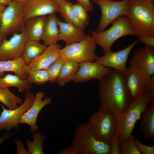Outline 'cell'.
I'll return each mask as SVG.
<instances>
[{
  "label": "cell",
  "mask_w": 154,
  "mask_h": 154,
  "mask_svg": "<svg viewBox=\"0 0 154 154\" xmlns=\"http://www.w3.org/2000/svg\"><path fill=\"white\" fill-rule=\"evenodd\" d=\"M99 81V109L109 111L115 114L125 111L131 98L124 74L114 69Z\"/></svg>",
  "instance_id": "cell-1"
},
{
  "label": "cell",
  "mask_w": 154,
  "mask_h": 154,
  "mask_svg": "<svg viewBox=\"0 0 154 154\" xmlns=\"http://www.w3.org/2000/svg\"><path fill=\"white\" fill-rule=\"evenodd\" d=\"M125 16L137 37H154V3L149 0H130Z\"/></svg>",
  "instance_id": "cell-2"
},
{
  "label": "cell",
  "mask_w": 154,
  "mask_h": 154,
  "mask_svg": "<svg viewBox=\"0 0 154 154\" xmlns=\"http://www.w3.org/2000/svg\"><path fill=\"white\" fill-rule=\"evenodd\" d=\"M153 100L154 98L149 94L141 92L131 99L128 108L125 111L115 114L120 146L132 134L136 122L138 120H141V114Z\"/></svg>",
  "instance_id": "cell-3"
},
{
  "label": "cell",
  "mask_w": 154,
  "mask_h": 154,
  "mask_svg": "<svg viewBox=\"0 0 154 154\" xmlns=\"http://www.w3.org/2000/svg\"><path fill=\"white\" fill-rule=\"evenodd\" d=\"M87 123L89 128L97 139L110 145L117 129L115 114L99 109L90 116Z\"/></svg>",
  "instance_id": "cell-4"
},
{
  "label": "cell",
  "mask_w": 154,
  "mask_h": 154,
  "mask_svg": "<svg viewBox=\"0 0 154 154\" xmlns=\"http://www.w3.org/2000/svg\"><path fill=\"white\" fill-rule=\"evenodd\" d=\"M72 145L79 154H110V145L97 139L89 128L88 123H82L76 129Z\"/></svg>",
  "instance_id": "cell-5"
},
{
  "label": "cell",
  "mask_w": 154,
  "mask_h": 154,
  "mask_svg": "<svg viewBox=\"0 0 154 154\" xmlns=\"http://www.w3.org/2000/svg\"><path fill=\"white\" fill-rule=\"evenodd\" d=\"M91 35L96 44L102 48L104 54L112 51L113 44L119 38L127 35L135 36L125 16L116 19L108 29L93 31Z\"/></svg>",
  "instance_id": "cell-6"
},
{
  "label": "cell",
  "mask_w": 154,
  "mask_h": 154,
  "mask_svg": "<svg viewBox=\"0 0 154 154\" xmlns=\"http://www.w3.org/2000/svg\"><path fill=\"white\" fill-rule=\"evenodd\" d=\"M7 5L0 17L2 40L8 35L21 32L25 28L23 4L13 1Z\"/></svg>",
  "instance_id": "cell-7"
},
{
  "label": "cell",
  "mask_w": 154,
  "mask_h": 154,
  "mask_svg": "<svg viewBox=\"0 0 154 154\" xmlns=\"http://www.w3.org/2000/svg\"><path fill=\"white\" fill-rule=\"evenodd\" d=\"M96 45L91 35H87L81 41L61 48L60 56L79 64L86 62H94L98 57L96 53Z\"/></svg>",
  "instance_id": "cell-8"
},
{
  "label": "cell",
  "mask_w": 154,
  "mask_h": 154,
  "mask_svg": "<svg viewBox=\"0 0 154 154\" xmlns=\"http://www.w3.org/2000/svg\"><path fill=\"white\" fill-rule=\"evenodd\" d=\"M130 0L114 1L111 0H91L100 7L101 17L96 31L105 30L111 23L119 17L125 15Z\"/></svg>",
  "instance_id": "cell-9"
},
{
  "label": "cell",
  "mask_w": 154,
  "mask_h": 154,
  "mask_svg": "<svg viewBox=\"0 0 154 154\" xmlns=\"http://www.w3.org/2000/svg\"><path fill=\"white\" fill-rule=\"evenodd\" d=\"M23 103L14 110L7 109L0 103L2 109L0 116V131L3 129L10 131L13 128H18L21 117L32 105L35 95L30 91L25 93Z\"/></svg>",
  "instance_id": "cell-10"
},
{
  "label": "cell",
  "mask_w": 154,
  "mask_h": 154,
  "mask_svg": "<svg viewBox=\"0 0 154 154\" xmlns=\"http://www.w3.org/2000/svg\"><path fill=\"white\" fill-rule=\"evenodd\" d=\"M124 74L131 99L142 92L154 97V76L149 78L129 67L127 68Z\"/></svg>",
  "instance_id": "cell-11"
},
{
  "label": "cell",
  "mask_w": 154,
  "mask_h": 154,
  "mask_svg": "<svg viewBox=\"0 0 154 154\" xmlns=\"http://www.w3.org/2000/svg\"><path fill=\"white\" fill-rule=\"evenodd\" d=\"M28 39L25 28L21 32L13 34L9 39H3L0 46V61L11 60L21 57Z\"/></svg>",
  "instance_id": "cell-12"
},
{
  "label": "cell",
  "mask_w": 154,
  "mask_h": 154,
  "mask_svg": "<svg viewBox=\"0 0 154 154\" xmlns=\"http://www.w3.org/2000/svg\"><path fill=\"white\" fill-rule=\"evenodd\" d=\"M129 67L149 78L154 76V47L145 44L133 54Z\"/></svg>",
  "instance_id": "cell-13"
},
{
  "label": "cell",
  "mask_w": 154,
  "mask_h": 154,
  "mask_svg": "<svg viewBox=\"0 0 154 154\" xmlns=\"http://www.w3.org/2000/svg\"><path fill=\"white\" fill-rule=\"evenodd\" d=\"M136 40L125 48L116 52H111L98 56L95 62L107 67L112 68L124 74L126 62L129 53L139 42Z\"/></svg>",
  "instance_id": "cell-14"
},
{
  "label": "cell",
  "mask_w": 154,
  "mask_h": 154,
  "mask_svg": "<svg viewBox=\"0 0 154 154\" xmlns=\"http://www.w3.org/2000/svg\"><path fill=\"white\" fill-rule=\"evenodd\" d=\"M25 22L36 17L59 12L60 6L56 2L51 0H28L23 3Z\"/></svg>",
  "instance_id": "cell-15"
},
{
  "label": "cell",
  "mask_w": 154,
  "mask_h": 154,
  "mask_svg": "<svg viewBox=\"0 0 154 154\" xmlns=\"http://www.w3.org/2000/svg\"><path fill=\"white\" fill-rule=\"evenodd\" d=\"M45 93L39 91L36 93L33 103L31 107L21 117L19 124H26L30 127L32 133L38 131L39 126L36 124L38 115L41 110L46 106L52 103L50 98L45 96Z\"/></svg>",
  "instance_id": "cell-16"
},
{
  "label": "cell",
  "mask_w": 154,
  "mask_h": 154,
  "mask_svg": "<svg viewBox=\"0 0 154 154\" xmlns=\"http://www.w3.org/2000/svg\"><path fill=\"white\" fill-rule=\"evenodd\" d=\"M95 62H86L79 64V68L72 80L75 83L95 79L99 81L112 70Z\"/></svg>",
  "instance_id": "cell-17"
},
{
  "label": "cell",
  "mask_w": 154,
  "mask_h": 154,
  "mask_svg": "<svg viewBox=\"0 0 154 154\" xmlns=\"http://www.w3.org/2000/svg\"><path fill=\"white\" fill-rule=\"evenodd\" d=\"M59 44L50 45L40 55L32 59L28 65L33 70H46L50 65L60 57Z\"/></svg>",
  "instance_id": "cell-18"
},
{
  "label": "cell",
  "mask_w": 154,
  "mask_h": 154,
  "mask_svg": "<svg viewBox=\"0 0 154 154\" xmlns=\"http://www.w3.org/2000/svg\"><path fill=\"white\" fill-rule=\"evenodd\" d=\"M59 29V40H62L68 45L79 42L83 39L86 35L84 30L72 24L63 22L58 19Z\"/></svg>",
  "instance_id": "cell-19"
},
{
  "label": "cell",
  "mask_w": 154,
  "mask_h": 154,
  "mask_svg": "<svg viewBox=\"0 0 154 154\" xmlns=\"http://www.w3.org/2000/svg\"><path fill=\"white\" fill-rule=\"evenodd\" d=\"M57 19L56 13L48 15L46 17L41 40L47 46L56 44L59 41V29Z\"/></svg>",
  "instance_id": "cell-20"
},
{
  "label": "cell",
  "mask_w": 154,
  "mask_h": 154,
  "mask_svg": "<svg viewBox=\"0 0 154 154\" xmlns=\"http://www.w3.org/2000/svg\"><path fill=\"white\" fill-rule=\"evenodd\" d=\"M142 121L139 125L145 139L154 141V100H151L141 115Z\"/></svg>",
  "instance_id": "cell-21"
},
{
  "label": "cell",
  "mask_w": 154,
  "mask_h": 154,
  "mask_svg": "<svg viewBox=\"0 0 154 154\" xmlns=\"http://www.w3.org/2000/svg\"><path fill=\"white\" fill-rule=\"evenodd\" d=\"M46 17L44 16L36 17L25 22V28L29 39L39 41L41 40Z\"/></svg>",
  "instance_id": "cell-22"
},
{
  "label": "cell",
  "mask_w": 154,
  "mask_h": 154,
  "mask_svg": "<svg viewBox=\"0 0 154 154\" xmlns=\"http://www.w3.org/2000/svg\"><path fill=\"white\" fill-rule=\"evenodd\" d=\"M32 84L27 79L23 80L16 75L8 74L5 76L0 77V88H9L15 87L21 93L30 91Z\"/></svg>",
  "instance_id": "cell-23"
},
{
  "label": "cell",
  "mask_w": 154,
  "mask_h": 154,
  "mask_svg": "<svg viewBox=\"0 0 154 154\" xmlns=\"http://www.w3.org/2000/svg\"><path fill=\"white\" fill-rule=\"evenodd\" d=\"M25 64L21 57L11 60L0 61V77L3 76L5 72H11L21 79L26 80L28 75L23 70Z\"/></svg>",
  "instance_id": "cell-24"
},
{
  "label": "cell",
  "mask_w": 154,
  "mask_h": 154,
  "mask_svg": "<svg viewBox=\"0 0 154 154\" xmlns=\"http://www.w3.org/2000/svg\"><path fill=\"white\" fill-rule=\"evenodd\" d=\"M60 6L59 13L66 22L73 25L84 30L85 27L79 20L72 7V3L68 0L57 2Z\"/></svg>",
  "instance_id": "cell-25"
},
{
  "label": "cell",
  "mask_w": 154,
  "mask_h": 154,
  "mask_svg": "<svg viewBox=\"0 0 154 154\" xmlns=\"http://www.w3.org/2000/svg\"><path fill=\"white\" fill-rule=\"evenodd\" d=\"M79 64L73 61L66 60L62 65L56 81L61 86H64L72 80L79 68Z\"/></svg>",
  "instance_id": "cell-26"
},
{
  "label": "cell",
  "mask_w": 154,
  "mask_h": 154,
  "mask_svg": "<svg viewBox=\"0 0 154 154\" xmlns=\"http://www.w3.org/2000/svg\"><path fill=\"white\" fill-rule=\"evenodd\" d=\"M47 46L40 41L28 39L26 41L21 58L25 63L28 65L33 59L41 54Z\"/></svg>",
  "instance_id": "cell-27"
},
{
  "label": "cell",
  "mask_w": 154,
  "mask_h": 154,
  "mask_svg": "<svg viewBox=\"0 0 154 154\" xmlns=\"http://www.w3.org/2000/svg\"><path fill=\"white\" fill-rule=\"evenodd\" d=\"M23 70L28 74L27 79L31 84L43 85L49 81V77L46 70H33L30 68L28 65L25 64L23 67Z\"/></svg>",
  "instance_id": "cell-28"
},
{
  "label": "cell",
  "mask_w": 154,
  "mask_h": 154,
  "mask_svg": "<svg viewBox=\"0 0 154 154\" xmlns=\"http://www.w3.org/2000/svg\"><path fill=\"white\" fill-rule=\"evenodd\" d=\"M21 98L12 92L9 88H0V102L10 110H14L23 102Z\"/></svg>",
  "instance_id": "cell-29"
},
{
  "label": "cell",
  "mask_w": 154,
  "mask_h": 154,
  "mask_svg": "<svg viewBox=\"0 0 154 154\" xmlns=\"http://www.w3.org/2000/svg\"><path fill=\"white\" fill-rule=\"evenodd\" d=\"M32 133V141L29 139H26V144L30 154H44L43 145L46 135H42L38 131Z\"/></svg>",
  "instance_id": "cell-30"
},
{
  "label": "cell",
  "mask_w": 154,
  "mask_h": 154,
  "mask_svg": "<svg viewBox=\"0 0 154 154\" xmlns=\"http://www.w3.org/2000/svg\"><path fill=\"white\" fill-rule=\"evenodd\" d=\"M66 60L60 57L46 69L49 77V82L52 83L56 82L62 67Z\"/></svg>",
  "instance_id": "cell-31"
},
{
  "label": "cell",
  "mask_w": 154,
  "mask_h": 154,
  "mask_svg": "<svg viewBox=\"0 0 154 154\" xmlns=\"http://www.w3.org/2000/svg\"><path fill=\"white\" fill-rule=\"evenodd\" d=\"M134 137L131 134L120 145L121 154H141L134 143Z\"/></svg>",
  "instance_id": "cell-32"
},
{
  "label": "cell",
  "mask_w": 154,
  "mask_h": 154,
  "mask_svg": "<svg viewBox=\"0 0 154 154\" xmlns=\"http://www.w3.org/2000/svg\"><path fill=\"white\" fill-rule=\"evenodd\" d=\"M73 10L79 20L86 27L89 22L90 17L88 12L80 3H78L72 5Z\"/></svg>",
  "instance_id": "cell-33"
},
{
  "label": "cell",
  "mask_w": 154,
  "mask_h": 154,
  "mask_svg": "<svg viewBox=\"0 0 154 154\" xmlns=\"http://www.w3.org/2000/svg\"><path fill=\"white\" fill-rule=\"evenodd\" d=\"M133 141L138 151L141 154H154V146L145 145L141 143L137 138L134 137Z\"/></svg>",
  "instance_id": "cell-34"
},
{
  "label": "cell",
  "mask_w": 154,
  "mask_h": 154,
  "mask_svg": "<svg viewBox=\"0 0 154 154\" xmlns=\"http://www.w3.org/2000/svg\"><path fill=\"white\" fill-rule=\"evenodd\" d=\"M119 137V134L117 129L110 144V154H121Z\"/></svg>",
  "instance_id": "cell-35"
},
{
  "label": "cell",
  "mask_w": 154,
  "mask_h": 154,
  "mask_svg": "<svg viewBox=\"0 0 154 154\" xmlns=\"http://www.w3.org/2000/svg\"><path fill=\"white\" fill-rule=\"evenodd\" d=\"M16 145V154H30L28 150L25 148L21 140L19 138L15 140Z\"/></svg>",
  "instance_id": "cell-36"
},
{
  "label": "cell",
  "mask_w": 154,
  "mask_h": 154,
  "mask_svg": "<svg viewBox=\"0 0 154 154\" xmlns=\"http://www.w3.org/2000/svg\"><path fill=\"white\" fill-rule=\"evenodd\" d=\"M139 41L145 44L154 47V37L145 36L137 37Z\"/></svg>",
  "instance_id": "cell-37"
},
{
  "label": "cell",
  "mask_w": 154,
  "mask_h": 154,
  "mask_svg": "<svg viewBox=\"0 0 154 154\" xmlns=\"http://www.w3.org/2000/svg\"><path fill=\"white\" fill-rule=\"evenodd\" d=\"M59 154H79V153L75 148L72 145L71 146H67L61 149L58 153Z\"/></svg>",
  "instance_id": "cell-38"
},
{
  "label": "cell",
  "mask_w": 154,
  "mask_h": 154,
  "mask_svg": "<svg viewBox=\"0 0 154 154\" xmlns=\"http://www.w3.org/2000/svg\"><path fill=\"white\" fill-rule=\"evenodd\" d=\"M81 4L88 12L92 11L94 8L90 0H75Z\"/></svg>",
  "instance_id": "cell-39"
},
{
  "label": "cell",
  "mask_w": 154,
  "mask_h": 154,
  "mask_svg": "<svg viewBox=\"0 0 154 154\" xmlns=\"http://www.w3.org/2000/svg\"><path fill=\"white\" fill-rule=\"evenodd\" d=\"M13 132L7 131L0 136V145L5 140L9 138L13 133Z\"/></svg>",
  "instance_id": "cell-40"
},
{
  "label": "cell",
  "mask_w": 154,
  "mask_h": 154,
  "mask_svg": "<svg viewBox=\"0 0 154 154\" xmlns=\"http://www.w3.org/2000/svg\"><path fill=\"white\" fill-rule=\"evenodd\" d=\"M13 0H0V3L4 6L8 4Z\"/></svg>",
  "instance_id": "cell-41"
},
{
  "label": "cell",
  "mask_w": 154,
  "mask_h": 154,
  "mask_svg": "<svg viewBox=\"0 0 154 154\" xmlns=\"http://www.w3.org/2000/svg\"><path fill=\"white\" fill-rule=\"evenodd\" d=\"M5 8V6L0 3V17Z\"/></svg>",
  "instance_id": "cell-42"
},
{
  "label": "cell",
  "mask_w": 154,
  "mask_h": 154,
  "mask_svg": "<svg viewBox=\"0 0 154 154\" xmlns=\"http://www.w3.org/2000/svg\"><path fill=\"white\" fill-rule=\"evenodd\" d=\"M28 0H13V1L21 3H24Z\"/></svg>",
  "instance_id": "cell-43"
},
{
  "label": "cell",
  "mask_w": 154,
  "mask_h": 154,
  "mask_svg": "<svg viewBox=\"0 0 154 154\" xmlns=\"http://www.w3.org/2000/svg\"><path fill=\"white\" fill-rule=\"evenodd\" d=\"M152 3H154V0H149Z\"/></svg>",
  "instance_id": "cell-44"
},
{
  "label": "cell",
  "mask_w": 154,
  "mask_h": 154,
  "mask_svg": "<svg viewBox=\"0 0 154 154\" xmlns=\"http://www.w3.org/2000/svg\"><path fill=\"white\" fill-rule=\"evenodd\" d=\"M51 0L55 1L57 2L58 1H60V0Z\"/></svg>",
  "instance_id": "cell-45"
},
{
  "label": "cell",
  "mask_w": 154,
  "mask_h": 154,
  "mask_svg": "<svg viewBox=\"0 0 154 154\" xmlns=\"http://www.w3.org/2000/svg\"><path fill=\"white\" fill-rule=\"evenodd\" d=\"M2 40L0 38V46L1 44V43Z\"/></svg>",
  "instance_id": "cell-46"
},
{
  "label": "cell",
  "mask_w": 154,
  "mask_h": 154,
  "mask_svg": "<svg viewBox=\"0 0 154 154\" xmlns=\"http://www.w3.org/2000/svg\"><path fill=\"white\" fill-rule=\"evenodd\" d=\"M0 23H1V21H0Z\"/></svg>",
  "instance_id": "cell-47"
},
{
  "label": "cell",
  "mask_w": 154,
  "mask_h": 154,
  "mask_svg": "<svg viewBox=\"0 0 154 154\" xmlns=\"http://www.w3.org/2000/svg\"><path fill=\"white\" fill-rule=\"evenodd\" d=\"M112 0V1H114L115 0Z\"/></svg>",
  "instance_id": "cell-48"
}]
</instances>
